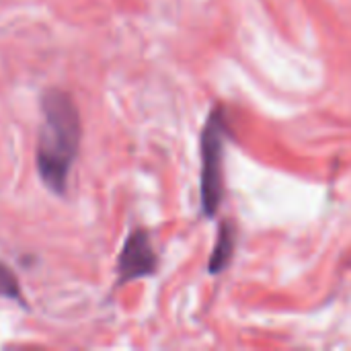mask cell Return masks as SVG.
Here are the masks:
<instances>
[{
	"label": "cell",
	"mask_w": 351,
	"mask_h": 351,
	"mask_svg": "<svg viewBox=\"0 0 351 351\" xmlns=\"http://www.w3.org/2000/svg\"><path fill=\"white\" fill-rule=\"evenodd\" d=\"M0 296L2 298H10V300H16L21 302V288H19V282L14 278V274L4 265L0 263Z\"/></svg>",
	"instance_id": "5"
},
{
	"label": "cell",
	"mask_w": 351,
	"mask_h": 351,
	"mask_svg": "<svg viewBox=\"0 0 351 351\" xmlns=\"http://www.w3.org/2000/svg\"><path fill=\"white\" fill-rule=\"evenodd\" d=\"M234 226L230 222H224L218 230V243L210 259V274H220L226 269L234 253Z\"/></svg>",
	"instance_id": "4"
},
{
	"label": "cell",
	"mask_w": 351,
	"mask_h": 351,
	"mask_svg": "<svg viewBox=\"0 0 351 351\" xmlns=\"http://www.w3.org/2000/svg\"><path fill=\"white\" fill-rule=\"evenodd\" d=\"M158 259L154 255V249L150 245V239L144 230H134L119 255L117 261V274H119V286L144 276H152L156 271Z\"/></svg>",
	"instance_id": "3"
},
{
	"label": "cell",
	"mask_w": 351,
	"mask_h": 351,
	"mask_svg": "<svg viewBox=\"0 0 351 351\" xmlns=\"http://www.w3.org/2000/svg\"><path fill=\"white\" fill-rule=\"evenodd\" d=\"M41 115L43 123L37 142V171L51 191L64 193L70 167L78 152L80 117L72 99L58 88L43 93Z\"/></svg>",
	"instance_id": "1"
},
{
	"label": "cell",
	"mask_w": 351,
	"mask_h": 351,
	"mask_svg": "<svg viewBox=\"0 0 351 351\" xmlns=\"http://www.w3.org/2000/svg\"><path fill=\"white\" fill-rule=\"evenodd\" d=\"M224 117L216 109L202 134V206L208 216H214L222 199V154H224Z\"/></svg>",
	"instance_id": "2"
}]
</instances>
